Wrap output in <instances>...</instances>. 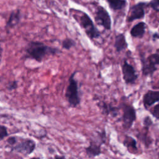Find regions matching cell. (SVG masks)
<instances>
[{
	"label": "cell",
	"instance_id": "ba28073f",
	"mask_svg": "<svg viewBox=\"0 0 159 159\" xmlns=\"http://www.w3.org/2000/svg\"><path fill=\"white\" fill-rule=\"evenodd\" d=\"M147 4L145 2H139L132 6L129 11L127 22H132L135 20L143 19L145 17V9Z\"/></svg>",
	"mask_w": 159,
	"mask_h": 159
},
{
	"label": "cell",
	"instance_id": "52a82bcc",
	"mask_svg": "<svg viewBox=\"0 0 159 159\" xmlns=\"http://www.w3.org/2000/svg\"><path fill=\"white\" fill-rule=\"evenodd\" d=\"M95 21L98 25L103 27L106 30H111L112 25L111 16L107 10L101 6H99L96 9Z\"/></svg>",
	"mask_w": 159,
	"mask_h": 159
},
{
	"label": "cell",
	"instance_id": "603a6c76",
	"mask_svg": "<svg viewBox=\"0 0 159 159\" xmlns=\"http://www.w3.org/2000/svg\"><path fill=\"white\" fill-rule=\"evenodd\" d=\"M17 81H14L11 82L9 84V85L7 86V88L9 90H13V89H15L16 88H17Z\"/></svg>",
	"mask_w": 159,
	"mask_h": 159
},
{
	"label": "cell",
	"instance_id": "9a60e30c",
	"mask_svg": "<svg viewBox=\"0 0 159 159\" xmlns=\"http://www.w3.org/2000/svg\"><path fill=\"white\" fill-rule=\"evenodd\" d=\"M103 114L106 115H110L113 117H116L118 115L119 107H117L112 106L111 104H107L105 102H102L99 106Z\"/></svg>",
	"mask_w": 159,
	"mask_h": 159
},
{
	"label": "cell",
	"instance_id": "30bf717a",
	"mask_svg": "<svg viewBox=\"0 0 159 159\" xmlns=\"http://www.w3.org/2000/svg\"><path fill=\"white\" fill-rule=\"evenodd\" d=\"M103 143L102 142L98 141L96 139L90 140L89 145L85 148L86 155L90 158L99 156L101 153V145Z\"/></svg>",
	"mask_w": 159,
	"mask_h": 159
},
{
	"label": "cell",
	"instance_id": "9c48e42d",
	"mask_svg": "<svg viewBox=\"0 0 159 159\" xmlns=\"http://www.w3.org/2000/svg\"><path fill=\"white\" fill-rule=\"evenodd\" d=\"M123 80L127 84H134L138 78V75L134 67L124 60L122 65Z\"/></svg>",
	"mask_w": 159,
	"mask_h": 159
},
{
	"label": "cell",
	"instance_id": "e0dca14e",
	"mask_svg": "<svg viewBox=\"0 0 159 159\" xmlns=\"http://www.w3.org/2000/svg\"><path fill=\"white\" fill-rule=\"evenodd\" d=\"M124 145L130 151H137V143L136 140L131 136L126 135L123 142Z\"/></svg>",
	"mask_w": 159,
	"mask_h": 159
},
{
	"label": "cell",
	"instance_id": "d4e9b609",
	"mask_svg": "<svg viewBox=\"0 0 159 159\" xmlns=\"http://www.w3.org/2000/svg\"><path fill=\"white\" fill-rule=\"evenodd\" d=\"M158 38H159L158 34L157 32H155V33L153 35V40H155L156 39L157 40V39H158Z\"/></svg>",
	"mask_w": 159,
	"mask_h": 159
},
{
	"label": "cell",
	"instance_id": "ffe728a7",
	"mask_svg": "<svg viewBox=\"0 0 159 159\" xmlns=\"http://www.w3.org/2000/svg\"><path fill=\"white\" fill-rule=\"evenodd\" d=\"M152 124H153V120L150 116H147L143 118V125L144 128L149 129V128L152 125Z\"/></svg>",
	"mask_w": 159,
	"mask_h": 159
},
{
	"label": "cell",
	"instance_id": "6da1fadb",
	"mask_svg": "<svg viewBox=\"0 0 159 159\" xmlns=\"http://www.w3.org/2000/svg\"><path fill=\"white\" fill-rule=\"evenodd\" d=\"M25 58L34 60L42 62L47 56L54 55L60 53V50L56 47H53L39 41L29 42L25 48Z\"/></svg>",
	"mask_w": 159,
	"mask_h": 159
},
{
	"label": "cell",
	"instance_id": "5bb4252c",
	"mask_svg": "<svg viewBox=\"0 0 159 159\" xmlns=\"http://www.w3.org/2000/svg\"><path fill=\"white\" fill-rule=\"evenodd\" d=\"M21 19V12L20 10L17 9L15 11H13L9 17V19L6 24V28L7 29H11L16 25H17Z\"/></svg>",
	"mask_w": 159,
	"mask_h": 159
},
{
	"label": "cell",
	"instance_id": "4fadbf2b",
	"mask_svg": "<svg viewBox=\"0 0 159 159\" xmlns=\"http://www.w3.org/2000/svg\"><path fill=\"white\" fill-rule=\"evenodd\" d=\"M114 47L117 52H120L127 48L128 47V43L124 34H119L115 37Z\"/></svg>",
	"mask_w": 159,
	"mask_h": 159
},
{
	"label": "cell",
	"instance_id": "2e32d148",
	"mask_svg": "<svg viewBox=\"0 0 159 159\" xmlns=\"http://www.w3.org/2000/svg\"><path fill=\"white\" fill-rule=\"evenodd\" d=\"M109 7L114 11L122 10L127 6L126 0H106Z\"/></svg>",
	"mask_w": 159,
	"mask_h": 159
},
{
	"label": "cell",
	"instance_id": "8fae6325",
	"mask_svg": "<svg viewBox=\"0 0 159 159\" xmlns=\"http://www.w3.org/2000/svg\"><path fill=\"white\" fill-rule=\"evenodd\" d=\"M159 101V91L154 90H148L143 95L142 102L144 107L148 109L154 104Z\"/></svg>",
	"mask_w": 159,
	"mask_h": 159
},
{
	"label": "cell",
	"instance_id": "d6986e66",
	"mask_svg": "<svg viewBox=\"0 0 159 159\" xmlns=\"http://www.w3.org/2000/svg\"><path fill=\"white\" fill-rule=\"evenodd\" d=\"M150 112L157 120L159 119V104H157L150 109Z\"/></svg>",
	"mask_w": 159,
	"mask_h": 159
},
{
	"label": "cell",
	"instance_id": "44dd1931",
	"mask_svg": "<svg viewBox=\"0 0 159 159\" xmlns=\"http://www.w3.org/2000/svg\"><path fill=\"white\" fill-rule=\"evenodd\" d=\"M148 5L156 12H159V0H152Z\"/></svg>",
	"mask_w": 159,
	"mask_h": 159
},
{
	"label": "cell",
	"instance_id": "7a4b0ae2",
	"mask_svg": "<svg viewBox=\"0 0 159 159\" xmlns=\"http://www.w3.org/2000/svg\"><path fill=\"white\" fill-rule=\"evenodd\" d=\"M76 72L74 71L68 79V84L65 94V98L71 107H76L80 104L81 98L79 92V87L75 76Z\"/></svg>",
	"mask_w": 159,
	"mask_h": 159
},
{
	"label": "cell",
	"instance_id": "7402d4cb",
	"mask_svg": "<svg viewBox=\"0 0 159 159\" xmlns=\"http://www.w3.org/2000/svg\"><path fill=\"white\" fill-rule=\"evenodd\" d=\"M8 133L7 131V129L4 125H0V140L7 136Z\"/></svg>",
	"mask_w": 159,
	"mask_h": 159
},
{
	"label": "cell",
	"instance_id": "7c38bea8",
	"mask_svg": "<svg viewBox=\"0 0 159 159\" xmlns=\"http://www.w3.org/2000/svg\"><path fill=\"white\" fill-rule=\"evenodd\" d=\"M146 28L147 25L144 22H139L130 29V35L134 38H142L145 33Z\"/></svg>",
	"mask_w": 159,
	"mask_h": 159
},
{
	"label": "cell",
	"instance_id": "484cf974",
	"mask_svg": "<svg viewBox=\"0 0 159 159\" xmlns=\"http://www.w3.org/2000/svg\"><path fill=\"white\" fill-rule=\"evenodd\" d=\"M2 48L1 47V46L0 45V65L1 63V60H2Z\"/></svg>",
	"mask_w": 159,
	"mask_h": 159
},
{
	"label": "cell",
	"instance_id": "3957f363",
	"mask_svg": "<svg viewBox=\"0 0 159 159\" xmlns=\"http://www.w3.org/2000/svg\"><path fill=\"white\" fill-rule=\"evenodd\" d=\"M122 114L120 117L122 126L124 130H129L133 125L137 118L136 110L131 104L122 103L119 106Z\"/></svg>",
	"mask_w": 159,
	"mask_h": 159
},
{
	"label": "cell",
	"instance_id": "8992f818",
	"mask_svg": "<svg viewBox=\"0 0 159 159\" xmlns=\"http://www.w3.org/2000/svg\"><path fill=\"white\" fill-rule=\"evenodd\" d=\"M11 147L12 150L25 155H29L35 150L36 143L32 139L16 137V142Z\"/></svg>",
	"mask_w": 159,
	"mask_h": 159
},
{
	"label": "cell",
	"instance_id": "ac0fdd59",
	"mask_svg": "<svg viewBox=\"0 0 159 159\" xmlns=\"http://www.w3.org/2000/svg\"><path fill=\"white\" fill-rule=\"evenodd\" d=\"M75 45H76V42L73 39L68 37L65 39L61 43L62 47L66 50H70L72 47H75Z\"/></svg>",
	"mask_w": 159,
	"mask_h": 159
},
{
	"label": "cell",
	"instance_id": "cb8c5ba5",
	"mask_svg": "<svg viewBox=\"0 0 159 159\" xmlns=\"http://www.w3.org/2000/svg\"><path fill=\"white\" fill-rule=\"evenodd\" d=\"M54 159H68V158H66V157L64 156V155H56L54 157Z\"/></svg>",
	"mask_w": 159,
	"mask_h": 159
},
{
	"label": "cell",
	"instance_id": "5b68a950",
	"mask_svg": "<svg viewBox=\"0 0 159 159\" xmlns=\"http://www.w3.org/2000/svg\"><path fill=\"white\" fill-rule=\"evenodd\" d=\"M80 24L90 39H98L101 37L99 30L96 27L93 20L86 13H81L80 16Z\"/></svg>",
	"mask_w": 159,
	"mask_h": 159
},
{
	"label": "cell",
	"instance_id": "277c9868",
	"mask_svg": "<svg viewBox=\"0 0 159 159\" xmlns=\"http://www.w3.org/2000/svg\"><path fill=\"white\" fill-rule=\"evenodd\" d=\"M142 73L145 76H152L153 73L158 70L159 65V53L158 52L150 55L145 58L144 55L140 56Z\"/></svg>",
	"mask_w": 159,
	"mask_h": 159
}]
</instances>
